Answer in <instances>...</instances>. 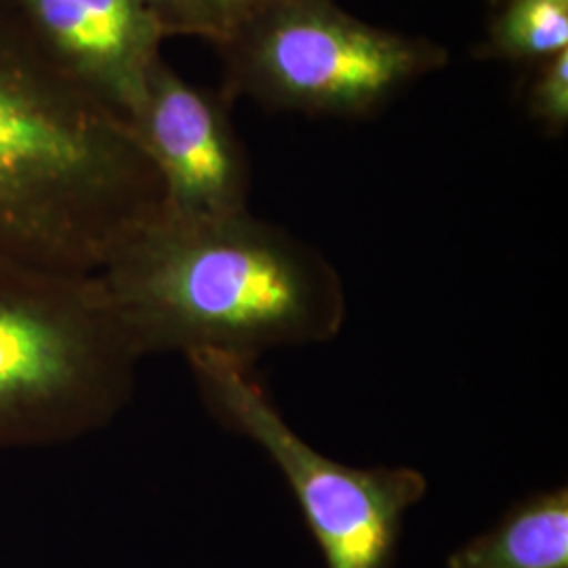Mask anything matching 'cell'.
<instances>
[{
	"label": "cell",
	"mask_w": 568,
	"mask_h": 568,
	"mask_svg": "<svg viewBox=\"0 0 568 568\" xmlns=\"http://www.w3.org/2000/svg\"><path fill=\"white\" fill-rule=\"evenodd\" d=\"M161 209L129 121L0 0V262L98 274Z\"/></svg>",
	"instance_id": "cell-1"
},
{
	"label": "cell",
	"mask_w": 568,
	"mask_h": 568,
	"mask_svg": "<svg viewBox=\"0 0 568 568\" xmlns=\"http://www.w3.org/2000/svg\"><path fill=\"white\" fill-rule=\"evenodd\" d=\"M98 274L142 358L220 352L255 363L272 347L328 342L344 325L337 270L248 211L185 220L161 209Z\"/></svg>",
	"instance_id": "cell-2"
},
{
	"label": "cell",
	"mask_w": 568,
	"mask_h": 568,
	"mask_svg": "<svg viewBox=\"0 0 568 568\" xmlns=\"http://www.w3.org/2000/svg\"><path fill=\"white\" fill-rule=\"evenodd\" d=\"M140 361L100 274L0 262V448L100 432L131 400Z\"/></svg>",
	"instance_id": "cell-3"
},
{
	"label": "cell",
	"mask_w": 568,
	"mask_h": 568,
	"mask_svg": "<svg viewBox=\"0 0 568 568\" xmlns=\"http://www.w3.org/2000/svg\"><path fill=\"white\" fill-rule=\"evenodd\" d=\"M227 98L358 119L447 65V47L358 20L333 0H270L220 47Z\"/></svg>",
	"instance_id": "cell-4"
},
{
	"label": "cell",
	"mask_w": 568,
	"mask_h": 568,
	"mask_svg": "<svg viewBox=\"0 0 568 568\" xmlns=\"http://www.w3.org/2000/svg\"><path fill=\"white\" fill-rule=\"evenodd\" d=\"M209 413L255 443L293 490L326 568H392L408 509L427 493L413 467H349L310 447L265 394L251 361L185 356Z\"/></svg>",
	"instance_id": "cell-5"
},
{
	"label": "cell",
	"mask_w": 568,
	"mask_h": 568,
	"mask_svg": "<svg viewBox=\"0 0 568 568\" xmlns=\"http://www.w3.org/2000/svg\"><path fill=\"white\" fill-rule=\"evenodd\" d=\"M163 187V211L185 220L246 211L251 171L224 102L161 60L129 119Z\"/></svg>",
	"instance_id": "cell-6"
},
{
	"label": "cell",
	"mask_w": 568,
	"mask_h": 568,
	"mask_svg": "<svg viewBox=\"0 0 568 568\" xmlns=\"http://www.w3.org/2000/svg\"><path fill=\"white\" fill-rule=\"evenodd\" d=\"M82 87L126 121L140 108L166 39L140 0H9Z\"/></svg>",
	"instance_id": "cell-7"
},
{
	"label": "cell",
	"mask_w": 568,
	"mask_h": 568,
	"mask_svg": "<svg viewBox=\"0 0 568 568\" xmlns=\"http://www.w3.org/2000/svg\"><path fill=\"white\" fill-rule=\"evenodd\" d=\"M447 568H568V488L537 490L447 558Z\"/></svg>",
	"instance_id": "cell-8"
},
{
	"label": "cell",
	"mask_w": 568,
	"mask_h": 568,
	"mask_svg": "<svg viewBox=\"0 0 568 568\" xmlns=\"http://www.w3.org/2000/svg\"><path fill=\"white\" fill-rule=\"evenodd\" d=\"M493 11L478 58L532 65L568 51V0H501Z\"/></svg>",
	"instance_id": "cell-9"
},
{
	"label": "cell",
	"mask_w": 568,
	"mask_h": 568,
	"mask_svg": "<svg viewBox=\"0 0 568 568\" xmlns=\"http://www.w3.org/2000/svg\"><path fill=\"white\" fill-rule=\"evenodd\" d=\"M270 0H175V37L230 41Z\"/></svg>",
	"instance_id": "cell-10"
},
{
	"label": "cell",
	"mask_w": 568,
	"mask_h": 568,
	"mask_svg": "<svg viewBox=\"0 0 568 568\" xmlns=\"http://www.w3.org/2000/svg\"><path fill=\"white\" fill-rule=\"evenodd\" d=\"M525 108L528 116L549 135H562L568 126V51L532 63Z\"/></svg>",
	"instance_id": "cell-11"
},
{
	"label": "cell",
	"mask_w": 568,
	"mask_h": 568,
	"mask_svg": "<svg viewBox=\"0 0 568 568\" xmlns=\"http://www.w3.org/2000/svg\"><path fill=\"white\" fill-rule=\"evenodd\" d=\"M161 21L166 37H175V0H140Z\"/></svg>",
	"instance_id": "cell-12"
},
{
	"label": "cell",
	"mask_w": 568,
	"mask_h": 568,
	"mask_svg": "<svg viewBox=\"0 0 568 568\" xmlns=\"http://www.w3.org/2000/svg\"><path fill=\"white\" fill-rule=\"evenodd\" d=\"M488 2H490V7H493V9H495V7H497V4H499V2H501V0H488Z\"/></svg>",
	"instance_id": "cell-13"
}]
</instances>
